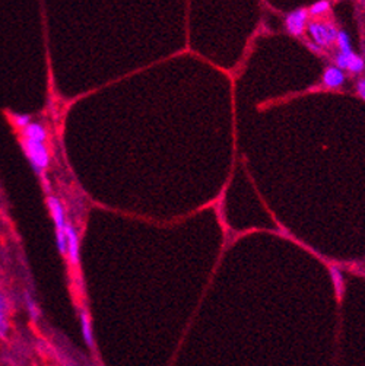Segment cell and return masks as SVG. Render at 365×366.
I'll use <instances>...</instances> for the list:
<instances>
[{"label":"cell","mask_w":365,"mask_h":366,"mask_svg":"<svg viewBox=\"0 0 365 366\" xmlns=\"http://www.w3.org/2000/svg\"><path fill=\"white\" fill-rule=\"evenodd\" d=\"M66 245H68V258L72 266H78L79 264V251H81V244H79V235L78 231L75 229V226L71 222L66 223Z\"/></svg>","instance_id":"cell-5"},{"label":"cell","mask_w":365,"mask_h":366,"mask_svg":"<svg viewBox=\"0 0 365 366\" xmlns=\"http://www.w3.org/2000/svg\"><path fill=\"white\" fill-rule=\"evenodd\" d=\"M22 150L28 159L29 165L32 168V171L40 176L45 186V190L48 189V181L45 176V169L50 165V153L48 149L45 148L44 143L40 142H34V140H28V139H22Z\"/></svg>","instance_id":"cell-1"},{"label":"cell","mask_w":365,"mask_h":366,"mask_svg":"<svg viewBox=\"0 0 365 366\" xmlns=\"http://www.w3.org/2000/svg\"><path fill=\"white\" fill-rule=\"evenodd\" d=\"M9 302L3 292H0V339L5 340L9 334Z\"/></svg>","instance_id":"cell-8"},{"label":"cell","mask_w":365,"mask_h":366,"mask_svg":"<svg viewBox=\"0 0 365 366\" xmlns=\"http://www.w3.org/2000/svg\"><path fill=\"white\" fill-rule=\"evenodd\" d=\"M24 302H25V308H27V312L28 315L31 317L32 321H38L40 318V310H38V305L35 302V299L32 298L31 292L25 290L24 292Z\"/></svg>","instance_id":"cell-11"},{"label":"cell","mask_w":365,"mask_h":366,"mask_svg":"<svg viewBox=\"0 0 365 366\" xmlns=\"http://www.w3.org/2000/svg\"><path fill=\"white\" fill-rule=\"evenodd\" d=\"M79 323H81V333H82V339H84L85 344L92 349L94 347V330H92L91 318L85 310L79 312Z\"/></svg>","instance_id":"cell-9"},{"label":"cell","mask_w":365,"mask_h":366,"mask_svg":"<svg viewBox=\"0 0 365 366\" xmlns=\"http://www.w3.org/2000/svg\"><path fill=\"white\" fill-rule=\"evenodd\" d=\"M336 44L337 47H339V53H342V54H351V53H353V51H352L349 35H348L345 31H339V32H337Z\"/></svg>","instance_id":"cell-12"},{"label":"cell","mask_w":365,"mask_h":366,"mask_svg":"<svg viewBox=\"0 0 365 366\" xmlns=\"http://www.w3.org/2000/svg\"><path fill=\"white\" fill-rule=\"evenodd\" d=\"M332 3L327 2V0H320V2H316L311 5V8L309 9V15L311 16H317V15H323L326 14L329 9H330Z\"/></svg>","instance_id":"cell-14"},{"label":"cell","mask_w":365,"mask_h":366,"mask_svg":"<svg viewBox=\"0 0 365 366\" xmlns=\"http://www.w3.org/2000/svg\"><path fill=\"white\" fill-rule=\"evenodd\" d=\"M307 31L319 48H326L333 42H336L337 32H339V29L333 24L320 22V21H310L307 24Z\"/></svg>","instance_id":"cell-3"},{"label":"cell","mask_w":365,"mask_h":366,"mask_svg":"<svg viewBox=\"0 0 365 366\" xmlns=\"http://www.w3.org/2000/svg\"><path fill=\"white\" fill-rule=\"evenodd\" d=\"M12 118H14L15 127H18L21 132L31 124V117H29V114H19V112H18V114H14V115H12Z\"/></svg>","instance_id":"cell-15"},{"label":"cell","mask_w":365,"mask_h":366,"mask_svg":"<svg viewBox=\"0 0 365 366\" xmlns=\"http://www.w3.org/2000/svg\"><path fill=\"white\" fill-rule=\"evenodd\" d=\"M356 91H358L359 96L365 101V79H359L356 82Z\"/></svg>","instance_id":"cell-16"},{"label":"cell","mask_w":365,"mask_h":366,"mask_svg":"<svg viewBox=\"0 0 365 366\" xmlns=\"http://www.w3.org/2000/svg\"><path fill=\"white\" fill-rule=\"evenodd\" d=\"M335 63L336 68L340 70H351L352 73H361L365 69V62L362 57H359L355 53L351 54H342L337 53L335 55Z\"/></svg>","instance_id":"cell-6"},{"label":"cell","mask_w":365,"mask_h":366,"mask_svg":"<svg viewBox=\"0 0 365 366\" xmlns=\"http://www.w3.org/2000/svg\"><path fill=\"white\" fill-rule=\"evenodd\" d=\"M309 24V11L307 9H295L285 18V27L289 34L299 37L304 34V29Z\"/></svg>","instance_id":"cell-4"},{"label":"cell","mask_w":365,"mask_h":366,"mask_svg":"<svg viewBox=\"0 0 365 366\" xmlns=\"http://www.w3.org/2000/svg\"><path fill=\"white\" fill-rule=\"evenodd\" d=\"M330 276H332L333 285H335V289H336L337 296L340 298V296L343 295V290H345V283H343V274H342V271L339 270L337 267L332 266V267H330Z\"/></svg>","instance_id":"cell-13"},{"label":"cell","mask_w":365,"mask_h":366,"mask_svg":"<svg viewBox=\"0 0 365 366\" xmlns=\"http://www.w3.org/2000/svg\"><path fill=\"white\" fill-rule=\"evenodd\" d=\"M47 207L50 210V215L54 223V229H56L54 232H56L57 250L62 256H66L68 254V245H66V223L68 222H66L63 204L56 196H48Z\"/></svg>","instance_id":"cell-2"},{"label":"cell","mask_w":365,"mask_h":366,"mask_svg":"<svg viewBox=\"0 0 365 366\" xmlns=\"http://www.w3.org/2000/svg\"><path fill=\"white\" fill-rule=\"evenodd\" d=\"M22 139H28V140L44 143L47 140V130L40 123L31 121L28 127H25L22 130Z\"/></svg>","instance_id":"cell-10"},{"label":"cell","mask_w":365,"mask_h":366,"mask_svg":"<svg viewBox=\"0 0 365 366\" xmlns=\"http://www.w3.org/2000/svg\"><path fill=\"white\" fill-rule=\"evenodd\" d=\"M322 79H323V85L327 86V88H339V86H342L345 83V81H346L343 70L337 69L336 66L326 68Z\"/></svg>","instance_id":"cell-7"}]
</instances>
